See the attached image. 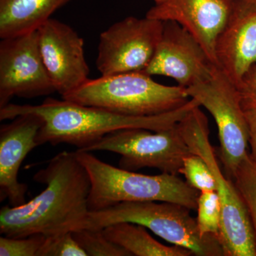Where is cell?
Returning <instances> with one entry per match:
<instances>
[{"mask_svg": "<svg viewBox=\"0 0 256 256\" xmlns=\"http://www.w3.org/2000/svg\"><path fill=\"white\" fill-rule=\"evenodd\" d=\"M34 180L46 188L30 202L0 210V234L11 238L34 234L53 236L85 228L92 182L75 152L64 151L48 162Z\"/></svg>", "mask_w": 256, "mask_h": 256, "instance_id": "obj_1", "label": "cell"}, {"mask_svg": "<svg viewBox=\"0 0 256 256\" xmlns=\"http://www.w3.org/2000/svg\"><path fill=\"white\" fill-rule=\"evenodd\" d=\"M200 106L191 98L176 110L151 116H126L102 108L80 105L70 101L47 98L40 105L10 104L0 108V120H12L20 114L40 116L43 126L36 138L38 146L60 143L85 151L109 133L120 130L144 128L152 131L174 127L194 108Z\"/></svg>", "mask_w": 256, "mask_h": 256, "instance_id": "obj_2", "label": "cell"}, {"mask_svg": "<svg viewBox=\"0 0 256 256\" xmlns=\"http://www.w3.org/2000/svg\"><path fill=\"white\" fill-rule=\"evenodd\" d=\"M76 152L92 182L88 200L90 212L122 202L146 201L172 202L197 210L200 192L178 175L138 174L104 162L90 152L76 150Z\"/></svg>", "mask_w": 256, "mask_h": 256, "instance_id": "obj_3", "label": "cell"}, {"mask_svg": "<svg viewBox=\"0 0 256 256\" xmlns=\"http://www.w3.org/2000/svg\"><path fill=\"white\" fill-rule=\"evenodd\" d=\"M62 98L80 105L102 108L131 116L171 112L190 100L186 88L162 85L143 72L89 79Z\"/></svg>", "mask_w": 256, "mask_h": 256, "instance_id": "obj_4", "label": "cell"}, {"mask_svg": "<svg viewBox=\"0 0 256 256\" xmlns=\"http://www.w3.org/2000/svg\"><path fill=\"white\" fill-rule=\"evenodd\" d=\"M197 106L178 124V130L194 154L206 161L214 176L220 197V240L224 256H256L255 232L245 203L233 180L222 173L210 140L206 116Z\"/></svg>", "mask_w": 256, "mask_h": 256, "instance_id": "obj_5", "label": "cell"}, {"mask_svg": "<svg viewBox=\"0 0 256 256\" xmlns=\"http://www.w3.org/2000/svg\"><path fill=\"white\" fill-rule=\"evenodd\" d=\"M190 210L172 202H122L90 212L85 228L102 229L118 222H130L150 229L166 242L190 249L194 256H224L218 237L201 235Z\"/></svg>", "mask_w": 256, "mask_h": 256, "instance_id": "obj_6", "label": "cell"}, {"mask_svg": "<svg viewBox=\"0 0 256 256\" xmlns=\"http://www.w3.org/2000/svg\"><path fill=\"white\" fill-rule=\"evenodd\" d=\"M186 92L214 118L220 160L225 174L232 180L239 163L248 152V130L238 89L223 70L213 64L210 76L186 88Z\"/></svg>", "mask_w": 256, "mask_h": 256, "instance_id": "obj_7", "label": "cell"}, {"mask_svg": "<svg viewBox=\"0 0 256 256\" xmlns=\"http://www.w3.org/2000/svg\"><path fill=\"white\" fill-rule=\"evenodd\" d=\"M92 151L120 154V168L128 171L154 168L162 173L174 175L180 174L184 159L192 154L178 124L160 131L144 128L114 131L84 152Z\"/></svg>", "mask_w": 256, "mask_h": 256, "instance_id": "obj_8", "label": "cell"}, {"mask_svg": "<svg viewBox=\"0 0 256 256\" xmlns=\"http://www.w3.org/2000/svg\"><path fill=\"white\" fill-rule=\"evenodd\" d=\"M163 22L128 16L100 34L96 66L102 76L143 72L150 63Z\"/></svg>", "mask_w": 256, "mask_h": 256, "instance_id": "obj_9", "label": "cell"}, {"mask_svg": "<svg viewBox=\"0 0 256 256\" xmlns=\"http://www.w3.org/2000/svg\"><path fill=\"white\" fill-rule=\"evenodd\" d=\"M56 92L42 58L37 30L0 42V108L14 96L33 98Z\"/></svg>", "mask_w": 256, "mask_h": 256, "instance_id": "obj_10", "label": "cell"}, {"mask_svg": "<svg viewBox=\"0 0 256 256\" xmlns=\"http://www.w3.org/2000/svg\"><path fill=\"white\" fill-rule=\"evenodd\" d=\"M37 34L45 66L62 97L90 79L84 41L73 28L50 18L38 28Z\"/></svg>", "mask_w": 256, "mask_h": 256, "instance_id": "obj_11", "label": "cell"}, {"mask_svg": "<svg viewBox=\"0 0 256 256\" xmlns=\"http://www.w3.org/2000/svg\"><path fill=\"white\" fill-rule=\"evenodd\" d=\"M213 64L188 30L176 22L163 21L161 38L143 72L170 77L186 88L208 78Z\"/></svg>", "mask_w": 256, "mask_h": 256, "instance_id": "obj_12", "label": "cell"}, {"mask_svg": "<svg viewBox=\"0 0 256 256\" xmlns=\"http://www.w3.org/2000/svg\"><path fill=\"white\" fill-rule=\"evenodd\" d=\"M232 1L164 0L148 10L146 16L180 24L201 44L210 62L217 65L216 43L230 14Z\"/></svg>", "mask_w": 256, "mask_h": 256, "instance_id": "obj_13", "label": "cell"}, {"mask_svg": "<svg viewBox=\"0 0 256 256\" xmlns=\"http://www.w3.org/2000/svg\"><path fill=\"white\" fill-rule=\"evenodd\" d=\"M217 65L235 84L256 63V0H233L215 46Z\"/></svg>", "mask_w": 256, "mask_h": 256, "instance_id": "obj_14", "label": "cell"}, {"mask_svg": "<svg viewBox=\"0 0 256 256\" xmlns=\"http://www.w3.org/2000/svg\"><path fill=\"white\" fill-rule=\"evenodd\" d=\"M43 120L35 114H20L0 128V201L8 200L10 206L26 202L28 185L18 181L24 160L38 146L36 138Z\"/></svg>", "mask_w": 256, "mask_h": 256, "instance_id": "obj_15", "label": "cell"}, {"mask_svg": "<svg viewBox=\"0 0 256 256\" xmlns=\"http://www.w3.org/2000/svg\"><path fill=\"white\" fill-rule=\"evenodd\" d=\"M72 0H0V37L36 31Z\"/></svg>", "mask_w": 256, "mask_h": 256, "instance_id": "obj_16", "label": "cell"}, {"mask_svg": "<svg viewBox=\"0 0 256 256\" xmlns=\"http://www.w3.org/2000/svg\"><path fill=\"white\" fill-rule=\"evenodd\" d=\"M146 228L130 222H118L102 228L109 240L136 256H191L190 249L175 246H166L148 234Z\"/></svg>", "mask_w": 256, "mask_h": 256, "instance_id": "obj_17", "label": "cell"}, {"mask_svg": "<svg viewBox=\"0 0 256 256\" xmlns=\"http://www.w3.org/2000/svg\"><path fill=\"white\" fill-rule=\"evenodd\" d=\"M232 180L246 206L256 240V163L249 152L239 163Z\"/></svg>", "mask_w": 256, "mask_h": 256, "instance_id": "obj_18", "label": "cell"}, {"mask_svg": "<svg viewBox=\"0 0 256 256\" xmlns=\"http://www.w3.org/2000/svg\"><path fill=\"white\" fill-rule=\"evenodd\" d=\"M72 233L88 256H132L124 248L109 240L102 229L82 228Z\"/></svg>", "mask_w": 256, "mask_h": 256, "instance_id": "obj_19", "label": "cell"}, {"mask_svg": "<svg viewBox=\"0 0 256 256\" xmlns=\"http://www.w3.org/2000/svg\"><path fill=\"white\" fill-rule=\"evenodd\" d=\"M196 210L197 226L201 235H215L220 238L222 208L217 192H200Z\"/></svg>", "mask_w": 256, "mask_h": 256, "instance_id": "obj_20", "label": "cell"}, {"mask_svg": "<svg viewBox=\"0 0 256 256\" xmlns=\"http://www.w3.org/2000/svg\"><path fill=\"white\" fill-rule=\"evenodd\" d=\"M180 174H184L190 186L200 192L216 191L214 176L206 161L198 154L192 153L184 159Z\"/></svg>", "mask_w": 256, "mask_h": 256, "instance_id": "obj_21", "label": "cell"}, {"mask_svg": "<svg viewBox=\"0 0 256 256\" xmlns=\"http://www.w3.org/2000/svg\"><path fill=\"white\" fill-rule=\"evenodd\" d=\"M46 236L34 234L23 238L0 237V256H37Z\"/></svg>", "mask_w": 256, "mask_h": 256, "instance_id": "obj_22", "label": "cell"}, {"mask_svg": "<svg viewBox=\"0 0 256 256\" xmlns=\"http://www.w3.org/2000/svg\"><path fill=\"white\" fill-rule=\"evenodd\" d=\"M37 256H88L72 232L47 236Z\"/></svg>", "mask_w": 256, "mask_h": 256, "instance_id": "obj_23", "label": "cell"}, {"mask_svg": "<svg viewBox=\"0 0 256 256\" xmlns=\"http://www.w3.org/2000/svg\"><path fill=\"white\" fill-rule=\"evenodd\" d=\"M236 88L242 108L256 107V63L246 72Z\"/></svg>", "mask_w": 256, "mask_h": 256, "instance_id": "obj_24", "label": "cell"}, {"mask_svg": "<svg viewBox=\"0 0 256 256\" xmlns=\"http://www.w3.org/2000/svg\"><path fill=\"white\" fill-rule=\"evenodd\" d=\"M244 110L248 130V144L252 149L249 154L256 163V107L246 108Z\"/></svg>", "mask_w": 256, "mask_h": 256, "instance_id": "obj_25", "label": "cell"}, {"mask_svg": "<svg viewBox=\"0 0 256 256\" xmlns=\"http://www.w3.org/2000/svg\"><path fill=\"white\" fill-rule=\"evenodd\" d=\"M156 2V4H159V3L162 2L164 0H153Z\"/></svg>", "mask_w": 256, "mask_h": 256, "instance_id": "obj_26", "label": "cell"}]
</instances>
